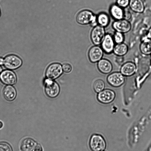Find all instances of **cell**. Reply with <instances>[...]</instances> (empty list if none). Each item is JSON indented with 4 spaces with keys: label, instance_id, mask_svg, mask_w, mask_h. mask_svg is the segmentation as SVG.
Returning <instances> with one entry per match:
<instances>
[{
    "label": "cell",
    "instance_id": "obj_34",
    "mask_svg": "<svg viewBox=\"0 0 151 151\" xmlns=\"http://www.w3.org/2000/svg\"></svg>",
    "mask_w": 151,
    "mask_h": 151
},
{
    "label": "cell",
    "instance_id": "obj_27",
    "mask_svg": "<svg viewBox=\"0 0 151 151\" xmlns=\"http://www.w3.org/2000/svg\"><path fill=\"white\" fill-rule=\"evenodd\" d=\"M131 14L129 11H124L123 19L129 21L131 19Z\"/></svg>",
    "mask_w": 151,
    "mask_h": 151
},
{
    "label": "cell",
    "instance_id": "obj_3",
    "mask_svg": "<svg viewBox=\"0 0 151 151\" xmlns=\"http://www.w3.org/2000/svg\"><path fill=\"white\" fill-rule=\"evenodd\" d=\"M106 34L104 27L99 25H96L93 29L91 34L93 43L96 45L101 44Z\"/></svg>",
    "mask_w": 151,
    "mask_h": 151
},
{
    "label": "cell",
    "instance_id": "obj_23",
    "mask_svg": "<svg viewBox=\"0 0 151 151\" xmlns=\"http://www.w3.org/2000/svg\"><path fill=\"white\" fill-rule=\"evenodd\" d=\"M113 39L116 44L123 43L124 40V36L123 33L116 32L113 36Z\"/></svg>",
    "mask_w": 151,
    "mask_h": 151
},
{
    "label": "cell",
    "instance_id": "obj_21",
    "mask_svg": "<svg viewBox=\"0 0 151 151\" xmlns=\"http://www.w3.org/2000/svg\"><path fill=\"white\" fill-rule=\"evenodd\" d=\"M96 20L99 25L104 27L109 25L110 18L106 14L102 12L98 15L96 17Z\"/></svg>",
    "mask_w": 151,
    "mask_h": 151
},
{
    "label": "cell",
    "instance_id": "obj_4",
    "mask_svg": "<svg viewBox=\"0 0 151 151\" xmlns=\"http://www.w3.org/2000/svg\"><path fill=\"white\" fill-rule=\"evenodd\" d=\"M62 67L58 63H54L50 65L47 68L45 75L47 78L54 80L59 77L63 73Z\"/></svg>",
    "mask_w": 151,
    "mask_h": 151
},
{
    "label": "cell",
    "instance_id": "obj_1",
    "mask_svg": "<svg viewBox=\"0 0 151 151\" xmlns=\"http://www.w3.org/2000/svg\"><path fill=\"white\" fill-rule=\"evenodd\" d=\"M45 91L49 97H56L60 92V87L58 84L52 80L46 78L44 80Z\"/></svg>",
    "mask_w": 151,
    "mask_h": 151
},
{
    "label": "cell",
    "instance_id": "obj_20",
    "mask_svg": "<svg viewBox=\"0 0 151 151\" xmlns=\"http://www.w3.org/2000/svg\"><path fill=\"white\" fill-rule=\"evenodd\" d=\"M128 50L127 45L125 44L122 43L116 44L115 45L113 52L117 56H122L126 55Z\"/></svg>",
    "mask_w": 151,
    "mask_h": 151
},
{
    "label": "cell",
    "instance_id": "obj_26",
    "mask_svg": "<svg viewBox=\"0 0 151 151\" xmlns=\"http://www.w3.org/2000/svg\"><path fill=\"white\" fill-rule=\"evenodd\" d=\"M63 70L66 73L70 72L72 70V67L68 63H65L62 66Z\"/></svg>",
    "mask_w": 151,
    "mask_h": 151
},
{
    "label": "cell",
    "instance_id": "obj_5",
    "mask_svg": "<svg viewBox=\"0 0 151 151\" xmlns=\"http://www.w3.org/2000/svg\"><path fill=\"white\" fill-rule=\"evenodd\" d=\"M89 145L93 151H103L106 147V143L104 138L98 134H94L91 137Z\"/></svg>",
    "mask_w": 151,
    "mask_h": 151
},
{
    "label": "cell",
    "instance_id": "obj_22",
    "mask_svg": "<svg viewBox=\"0 0 151 151\" xmlns=\"http://www.w3.org/2000/svg\"><path fill=\"white\" fill-rule=\"evenodd\" d=\"M105 86L104 81L101 79H98L95 81L93 86L94 90L97 93H99L103 90Z\"/></svg>",
    "mask_w": 151,
    "mask_h": 151
},
{
    "label": "cell",
    "instance_id": "obj_30",
    "mask_svg": "<svg viewBox=\"0 0 151 151\" xmlns=\"http://www.w3.org/2000/svg\"><path fill=\"white\" fill-rule=\"evenodd\" d=\"M4 59L0 57V65H2L4 64Z\"/></svg>",
    "mask_w": 151,
    "mask_h": 151
},
{
    "label": "cell",
    "instance_id": "obj_9",
    "mask_svg": "<svg viewBox=\"0 0 151 151\" xmlns=\"http://www.w3.org/2000/svg\"><path fill=\"white\" fill-rule=\"evenodd\" d=\"M0 80L5 84L13 85L16 83L17 77L13 72L10 70H6L1 73Z\"/></svg>",
    "mask_w": 151,
    "mask_h": 151
},
{
    "label": "cell",
    "instance_id": "obj_25",
    "mask_svg": "<svg viewBox=\"0 0 151 151\" xmlns=\"http://www.w3.org/2000/svg\"><path fill=\"white\" fill-rule=\"evenodd\" d=\"M130 0H116V4L122 8L129 6Z\"/></svg>",
    "mask_w": 151,
    "mask_h": 151
},
{
    "label": "cell",
    "instance_id": "obj_7",
    "mask_svg": "<svg viewBox=\"0 0 151 151\" xmlns=\"http://www.w3.org/2000/svg\"><path fill=\"white\" fill-rule=\"evenodd\" d=\"M112 26L116 32L123 34L128 32L131 28L130 22L129 21L124 19L116 20L113 22Z\"/></svg>",
    "mask_w": 151,
    "mask_h": 151
},
{
    "label": "cell",
    "instance_id": "obj_13",
    "mask_svg": "<svg viewBox=\"0 0 151 151\" xmlns=\"http://www.w3.org/2000/svg\"><path fill=\"white\" fill-rule=\"evenodd\" d=\"M97 67L99 70L104 74L109 73L112 69L111 63L105 59H101L98 62Z\"/></svg>",
    "mask_w": 151,
    "mask_h": 151
},
{
    "label": "cell",
    "instance_id": "obj_15",
    "mask_svg": "<svg viewBox=\"0 0 151 151\" xmlns=\"http://www.w3.org/2000/svg\"><path fill=\"white\" fill-rule=\"evenodd\" d=\"M109 11L111 16L116 20L123 19L124 11L123 8L116 4H113L111 6Z\"/></svg>",
    "mask_w": 151,
    "mask_h": 151
},
{
    "label": "cell",
    "instance_id": "obj_32",
    "mask_svg": "<svg viewBox=\"0 0 151 151\" xmlns=\"http://www.w3.org/2000/svg\"><path fill=\"white\" fill-rule=\"evenodd\" d=\"M2 70V69L1 67L0 66V73H1Z\"/></svg>",
    "mask_w": 151,
    "mask_h": 151
},
{
    "label": "cell",
    "instance_id": "obj_6",
    "mask_svg": "<svg viewBox=\"0 0 151 151\" xmlns=\"http://www.w3.org/2000/svg\"><path fill=\"white\" fill-rule=\"evenodd\" d=\"M4 64L5 67L8 69L15 70L21 66L22 64V61L17 56L10 55L5 58Z\"/></svg>",
    "mask_w": 151,
    "mask_h": 151
},
{
    "label": "cell",
    "instance_id": "obj_19",
    "mask_svg": "<svg viewBox=\"0 0 151 151\" xmlns=\"http://www.w3.org/2000/svg\"><path fill=\"white\" fill-rule=\"evenodd\" d=\"M36 145V143L33 139L27 138L22 142L20 149L22 151H32Z\"/></svg>",
    "mask_w": 151,
    "mask_h": 151
},
{
    "label": "cell",
    "instance_id": "obj_29",
    "mask_svg": "<svg viewBox=\"0 0 151 151\" xmlns=\"http://www.w3.org/2000/svg\"><path fill=\"white\" fill-rule=\"evenodd\" d=\"M146 37L151 39V27L147 31V34Z\"/></svg>",
    "mask_w": 151,
    "mask_h": 151
},
{
    "label": "cell",
    "instance_id": "obj_16",
    "mask_svg": "<svg viewBox=\"0 0 151 151\" xmlns=\"http://www.w3.org/2000/svg\"><path fill=\"white\" fill-rule=\"evenodd\" d=\"M3 94L4 98L8 101H12L15 98L17 91L15 88L11 86H7L4 88Z\"/></svg>",
    "mask_w": 151,
    "mask_h": 151
},
{
    "label": "cell",
    "instance_id": "obj_12",
    "mask_svg": "<svg viewBox=\"0 0 151 151\" xmlns=\"http://www.w3.org/2000/svg\"><path fill=\"white\" fill-rule=\"evenodd\" d=\"M115 43L113 37L109 34H106L101 44V47L106 53L110 54L113 52Z\"/></svg>",
    "mask_w": 151,
    "mask_h": 151
},
{
    "label": "cell",
    "instance_id": "obj_24",
    "mask_svg": "<svg viewBox=\"0 0 151 151\" xmlns=\"http://www.w3.org/2000/svg\"><path fill=\"white\" fill-rule=\"evenodd\" d=\"M0 151H12L10 145L5 142H0Z\"/></svg>",
    "mask_w": 151,
    "mask_h": 151
},
{
    "label": "cell",
    "instance_id": "obj_10",
    "mask_svg": "<svg viewBox=\"0 0 151 151\" xmlns=\"http://www.w3.org/2000/svg\"><path fill=\"white\" fill-rule=\"evenodd\" d=\"M108 83L113 87H117L122 86L124 83V76L119 72H114L110 74L107 77Z\"/></svg>",
    "mask_w": 151,
    "mask_h": 151
},
{
    "label": "cell",
    "instance_id": "obj_2",
    "mask_svg": "<svg viewBox=\"0 0 151 151\" xmlns=\"http://www.w3.org/2000/svg\"><path fill=\"white\" fill-rule=\"evenodd\" d=\"M96 17L91 11L84 10L78 14L76 19L77 22L81 24H93L97 22Z\"/></svg>",
    "mask_w": 151,
    "mask_h": 151
},
{
    "label": "cell",
    "instance_id": "obj_14",
    "mask_svg": "<svg viewBox=\"0 0 151 151\" xmlns=\"http://www.w3.org/2000/svg\"><path fill=\"white\" fill-rule=\"evenodd\" d=\"M136 70L135 64L131 62H127L121 67V72L124 76H130L133 75Z\"/></svg>",
    "mask_w": 151,
    "mask_h": 151
},
{
    "label": "cell",
    "instance_id": "obj_33",
    "mask_svg": "<svg viewBox=\"0 0 151 151\" xmlns=\"http://www.w3.org/2000/svg\"><path fill=\"white\" fill-rule=\"evenodd\" d=\"M0 15H1V11H0Z\"/></svg>",
    "mask_w": 151,
    "mask_h": 151
},
{
    "label": "cell",
    "instance_id": "obj_18",
    "mask_svg": "<svg viewBox=\"0 0 151 151\" xmlns=\"http://www.w3.org/2000/svg\"><path fill=\"white\" fill-rule=\"evenodd\" d=\"M141 52L145 55L151 54V39L147 37L142 41L139 46Z\"/></svg>",
    "mask_w": 151,
    "mask_h": 151
},
{
    "label": "cell",
    "instance_id": "obj_17",
    "mask_svg": "<svg viewBox=\"0 0 151 151\" xmlns=\"http://www.w3.org/2000/svg\"><path fill=\"white\" fill-rule=\"evenodd\" d=\"M129 6L135 12L142 13L145 10V6L142 0H130Z\"/></svg>",
    "mask_w": 151,
    "mask_h": 151
},
{
    "label": "cell",
    "instance_id": "obj_8",
    "mask_svg": "<svg viewBox=\"0 0 151 151\" xmlns=\"http://www.w3.org/2000/svg\"><path fill=\"white\" fill-rule=\"evenodd\" d=\"M115 96V93L114 91L109 89H106L99 93L97 98L100 102L108 104L111 103L114 99Z\"/></svg>",
    "mask_w": 151,
    "mask_h": 151
},
{
    "label": "cell",
    "instance_id": "obj_31",
    "mask_svg": "<svg viewBox=\"0 0 151 151\" xmlns=\"http://www.w3.org/2000/svg\"><path fill=\"white\" fill-rule=\"evenodd\" d=\"M3 126V124L0 121V129Z\"/></svg>",
    "mask_w": 151,
    "mask_h": 151
},
{
    "label": "cell",
    "instance_id": "obj_28",
    "mask_svg": "<svg viewBox=\"0 0 151 151\" xmlns=\"http://www.w3.org/2000/svg\"><path fill=\"white\" fill-rule=\"evenodd\" d=\"M34 151H42L41 146L39 144L36 145L34 148Z\"/></svg>",
    "mask_w": 151,
    "mask_h": 151
},
{
    "label": "cell",
    "instance_id": "obj_11",
    "mask_svg": "<svg viewBox=\"0 0 151 151\" xmlns=\"http://www.w3.org/2000/svg\"><path fill=\"white\" fill-rule=\"evenodd\" d=\"M104 51L101 47L95 45L92 47L89 50L88 56L90 61L95 63L99 61L102 59Z\"/></svg>",
    "mask_w": 151,
    "mask_h": 151
}]
</instances>
